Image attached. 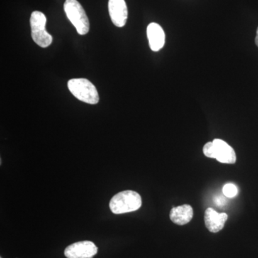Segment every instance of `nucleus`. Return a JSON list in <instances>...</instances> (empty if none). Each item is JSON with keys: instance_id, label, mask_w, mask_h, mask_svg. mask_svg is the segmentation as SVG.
<instances>
[{"instance_id": "f257e3e1", "label": "nucleus", "mask_w": 258, "mask_h": 258, "mask_svg": "<svg viewBox=\"0 0 258 258\" xmlns=\"http://www.w3.org/2000/svg\"><path fill=\"white\" fill-rule=\"evenodd\" d=\"M142 205V197L132 190L120 191L112 198L109 207L115 215L137 211Z\"/></svg>"}, {"instance_id": "423d86ee", "label": "nucleus", "mask_w": 258, "mask_h": 258, "mask_svg": "<svg viewBox=\"0 0 258 258\" xmlns=\"http://www.w3.org/2000/svg\"><path fill=\"white\" fill-rule=\"evenodd\" d=\"M98 252V247L91 241H80L68 246L64 249L67 258H93Z\"/></svg>"}, {"instance_id": "f8f14e48", "label": "nucleus", "mask_w": 258, "mask_h": 258, "mask_svg": "<svg viewBox=\"0 0 258 258\" xmlns=\"http://www.w3.org/2000/svg\"><path fill=\"white\" fill-rule=\"evenodd\" d=\"M215 202L218 206H223L225 205L226 200L223 197H217L215 199Z\"/></svg>"}, {"instance_id": "0eeeda50", "label": "nucleus", "mask_w": 258, "mask_h": 258, "mask_svg": "<svg viewBox=\"0 0 258 258\" xmlns=\"http://www.w3.org/2000/svg\"><path fill=\"white\" fill-rule=\"evenodd\" d=\"M108 12L112 23L118 28H122L126 23L128 9L125 0H109Z\"/></svg>"}, {"instance_id": "ddd939ff", "label": "nucleus", "mask_w": 258, "mask_h": 258, "mask_svg": "<svg viewBox=\"0 0 258 258\" xmlns=\"http://www.w3.org/2000/svg\"><path fill=\"white\" fill-rule=\"evenodd\" d=\"M255 43H256V45H257V46L258 47V28H257V35H256V37H255Z\"/></svg>"}, {"instance_id": "9b49d317", "label": "nucleus", "mask_w": 258, "mask_h": 258, "mask_svg": "<svg viewBox=\"0 0 258 258\" xmlns=\"http://www.w3.org/2000/svg\"><path fill=\"white\" fill-rule=\"evenodd\" d=\"M222 192L227 198H235L236 195L238 193V189L237 186L233 184H227L223 186Z\"/></svg>"}, {"instance_id": "f03ea898", "label": "nucleus", "mask_w": 258, "mask_h": 258, "mask_svg": "<svg viewBox=\"0 0 258 258\" xmlns=\"http://www.w3.org/2000/svg\"><path fill=\"white\" fill-rule=\"evenodd\" d=\"M69 91L80 101L88 104H97L99 95L96 86L86 79H71L68 82Z\"/></svg>"}, {"instance_id": "7ed1b4c3", "label": "nucleus", "mask_w": 258, "mask_h": 258, "mask_svg": "<svg viewBox=\"0 0 258 258\" xmlns=\"http://www.w3.org/2000/svg\"><path fill=\"white\" fill-rule=\"evenodd\" d=\"M203 153L207 157L217 159L223 164H233L236 162V154L233 148L222 139H216L205 144Z\"/></svg>"}, {"instance_id": "39448f33", "label": "nucleus", "mask_w": 258, "mask_h": 258, "mask_svg": "<svg viewBox=\"0 0 258 258\" xmlns=\"http://www.w3.org/2000/svg\"><path fill=\"white\" fill-rule=\"evenodd\" d=\"M47 19L41 12L34 11L30 17L32 37L39 46L47 47L52 42V37L45 30Z\"/></svg>"}, {"instance_id": "6e6552de", "label": "nucleus", "mask_w": 258, "mask_h": 258, "mask_svg": "<svg viewBox=\"0 0 258 258\" xmlns=\"http://www.w3.org/2000/svg\"><path fill=\"white\" fill-rule=\"evenodd\" d=\"M228 215L226 213H218L214 209L208 208L205 213V222L210 232L217 233L224 228Z\"/></svg>"}, {"instance_id": "20e7f679", "label": "nucleus", "mask_w": 258, "mask_h": 258, "mask_svg": "<svg viewBox=\"0 0 258 258\" xmlns=\"http://www.w3.org/2000/svg\"><path fill=\"white\" fill-rule=\"evenodd\" d=\"M64 10L78 33L81 35H86L89 32L90 23L82 5L77 0H66Z\"/></svg>"}, {"instance_id": "4468645a", "label": "nucleus", "mask_w": 258, "mask_h": 258, "mask_svg": "<svg viewBox=\"0 0 258 258\" xmlns=\"http://www.w3.org/2000/svg\"><path fill=\"white\" fill-rule=\"evenodd\" d=\"M0 258H3V257H0Z\"/></svg>"}, {"instance_id": "9d476101", "label": "nucleus", "mask_w": 258, "mask_h": 258, "mask_svg": "<svg viewBox=\"0 0 258 258\" xmlns=\"http://www.w3.org/2000/svg\"><path fill=\"white\" fill-rule=\"evenodd\" d=\"M193 209L189 205H181L171 209L169 217L171 221L178 225H184L192 220Z\"/></svg>"}, {"instance_id": "1a4fd4ad", "label": "nucleus", "mask_w": 258, "mask_h": 258, "mask_svg": "<svg viewBox=\"0 0 258 258\" xmlns=\"http://www.w3.org/2000/svg\"><path fill=\"white\" fill-rule=\"evenodd\" d=\"M147 37L151 50L154 52L160 50L165 44V33L159 24H149L147 28Z\"/></svg>"}]
</instances>
